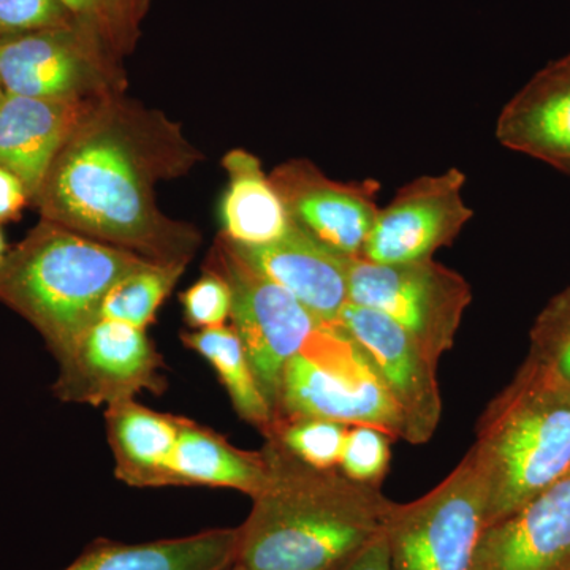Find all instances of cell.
<instances>
[{
	"label": "cell",
	"mask_w": 570,
	"mask_h": 570,
	"mask_svg": "<svg viewBox=\"0 0 570 570\" xmlns=\"http://www.w3.org/2000/svg\"><path fill=\"white\" fill-rule=\"evenodd\" d=\"M390 441L392 438L379 428H348L341 456V471L355 482L381 487L392 460Z\"/></svg>",
	"instance_id": "27"
},
{
	"label": "cell",
	"mask_w": 570,
	"mask_h": 570,
	"mask_svg": "<svg viewBox=\"0 0 570 570\" xmlns=\"http://www.w3.org/2000/svg\"><path fill=\"white\" fill-rule=\"evenodd\" d=\"M487 493V527L570 471V384L535 356L483 412L469 449Z\"/></svg>",
	"instance_id": "3"
},
{
	"label": "cell",
	"mask_w": 570,
	"mask_h": 570,
	"mask_svg": "<svg viewBox=\"0 0 570 570\" xmlns=\"http://www.w3.org/2000/svg\"><path fill=\"white\" fill-rule=\"evenodd\" d=\"M176 130L102 97L63 142L32 206L41 219L157 264H189L198 235L157 208L154 184L183 164Z\"/></svg>",
	"instance_id": "1"
},
{
	"label": "cell",
	"mask_w": 570,
	"mask_h": 570,
	"mask_svg": "<svg viewBox=\"0 0 570 570\" xmlns=\"http://www.w3.org/2000/svg\"><path fill=\"white\" fill-rule=\"evenodd\" d=\"M3 97H6V89H3L2 81H0V102H2Z\"/></svg>",
	"instance_id": "32"
},
{
	"label": "cell",
	"mask_w": 570,
	"mask_h": 570,
	"mask_svg": "<svg viewBox=\"0 0 570 570\" xmlns=\"http://www.w3.org/2000/svg\"><path fill=\"white\" fill-rule=\"evenodd\" d=\"M206 268L219 273L230 285L232 326L277 419L285 366L328 325L247 264L224 236L214 245Z\"/></svg>",
	"instance_id": "7"
},
{
	"label": "cell",
	"mask_w": 570,
	"mask_h": 570,
	"mask_svg": "<svg viewBox=\"0 0 570 570\" xmlns=\"http://www.w3.org/2000/svg\"><path fill=\"white\" fill-rule=\"evenodd\" d=\"M472 570H570V471L485 528Z\"/></svg>",
	"instance_id": "14"
},
{
	"label": "cell",
	"mask_w": 570,
	"mask_h": 570,
	"mask_svg": "<svg viewBox=\"0 0 570 570\" xmlns=\"http://www.w3.org/2000/svg\"><path fill=\"white\" fill-rule=\"evenodd\" d=\"M228 186L220 205L223 236L238 246H266L287 235L292 219L261 160L245 149L224 157Z\"/></svg>",
	"instance_id": "21"
},
{
	"label": "cell",
	"mask_w": 570,
	"mask_h": 570,
	"mask_svg": "<svg viewBox=\"0 0 570 570\" xmlns=\"http://www.w3.org/2000/svg\"><path fill=\"white\" fill-rule=\"evenodd\" d=\"M186 266L151 264L135 269L112 285L105 296L100 317L146 330L174 291Z\"/></svg>",
	"instance_id": "23"
},
{
	"label": "cell",
	"mask_w": 570,
	"mask_h": 570,
	"mask_svg": "<svg viewBox=\"0 0 570 570\" xmlns=\"http://www.w3.org/2000/svg\"><path fill=\"white\" fill-rule=\"evenodd\" d=\"M234 246L247 264L294 295L325 325L340 326L341 314L351 303V257L328 249L295 224L272 245Z\"/></svg>",
	"instance_id": "15"
},
{
	"label": "cell",
	"mask_w": 570,
	"mask_h": 570,
	"mask_svg": "<svg viewBox=\"0 0 570 570\" xmlns=\"http://www.w3.org/2000/svg\"><path fill=\"white\" fill-rule=\"evenodd\" d=\"M179 419L153 411L135 400L107 406L105 422L116 478L135 489L174 487L170 466Z\"/></svg>",
	"instance_id": "19"
},
{
	"label": "cell",
	"mask_w": 570,
	"mask_h": 570,
	"mask_svg": "<svg viewBox=\"0 0 570 570\" xmlns=\"http://www.w3.org/2000/svg\"><path fill=\"white\" fill-rule=\"evenodd\" d=\"M238 528L145 543L96 539L62 570H225L238 554Z\"/></svg>",
	"instance_id": "18"
},
{
	"label": "cell",
	"mask_w": 570,
	"mask_h": 570,
	"mask_svg": "<svg viewBox=\"0 0 570 570\" xmlns=\"http://www.w3.org/2000/svg\"><path fill=\"white\" fill-rule=\"evenodd\" d=\"M102 97L33 99L6 92L0 102V165L21 179L31 204L63 142Z\"/></svg>",
	"instance_id": "16"
},
{
	"label": "cell",
	"mask_w": 570,
	"mask_h": 570,
	"mask_svg": "<svg viewBox=\"0 0 570 570\" xmlns=\"http://www.w3.org/2000/svg\"><path fill=\"white\" fill-rule=\"evenodd\" d=\"M268 483L238 527L235 564L249 570H337L385 530L381 487L303 463L265 436Z\"/></svg>",
	"instance_id": "2"
},
{
	"label": "cell",
	"mask_w": 570,
	"mask_h": 570,
	"mask_svg": "<svg viewBox=\"0 0 570 570\" xmlns=\"http://www.w3.org/2000/svg\"><path fill=\"white\" fill-rule=\"evenodd\" d=\"M348 299L392 318L439 362L455 344L472 291L460 273L434 258L381 265L351 257Z\"/></svg>",
	"instance_id": "8"
},
{
	"label": "cell",
	"mask_w": 570,
	"mask_h": 570,
	"mask_svg": "<svg viewBox=\"0 0 570 570\" xmlns=\"http://www.w3.org/2000/svg\"><path fill=\"white\" fill-rule=\"evenodd\" d=\"M348 428L324 419H277L264 436L277 439L285 450L309 466L337 469Z\"/></svg>",
	"instance_id": "24"
},
{
	"label": "cell",
	"mask_w": 570,
	"mask_h": 570,
	"mask_svg": "<svg viewBox=\"0 0 570 570\" xmlns=\"http://www.w3.org/2000/svg\"><path fill=\"white\" fill-rule=\"evenodd\" d=\"M497 138L510 151L570 175V55L543 67L505 104Z\"/></svg>",
	"instance_id": "17"
},
{
	"label": "cell",
	"mask_w": 570,
	"mask_h": 570,
	"mask_svg": "<svg viewBox=\"0 0 570 570\" xmlns=\"http://www.w3.org/2000/svg\"><path fill=\"white\" fill-rule=\"evenodd\" d=\"M341 328L358 346L403 419V439L426 444L442 417L438 362L403 326L371 307L348 303Z\"/></svg>",
	"instance_id": "11"
},
{
	"label": "cell",
	"mask_w": 570,
	"mask_h": 570,
	"mask_svg": "<svg viewBox=\"0 0 570 570\" xmlns=\"http://www.w3.org/2000/svg\"><path fill=\"white\" fill-rule=\"evenodd\" d=\"M7 253H9V247H7L6 238H3L2 234V228H0V264H2Z\"/></svg>",
	"instance_id": "31"
},
{
	"label": "cell",
	"mask_w": 570,
	"mask_h": 570,
	"mask_svg": "<svg viewBox=\"0 0 570 570\" xmlns=\"http://www.w3.org/2000/svg\"><path fill=\"white\" fill-rule=\"evenodd\" d=\"M151 262L41 219L0 264V303L58 358L99 321L112 285Z\"/></svg>",
	"instance_id": "4"
},
{
	"label": "cell",
	"mask_w": 570,
	"mask_h": 570,
	"mask_svg": "<svg viewBox=\"0 0 570 570\" xmlns=\"http://www.w3.org/2000/svg\"><path fill=\"white\" fill-rule=\"evenodd\" d=\"M184 346L204 356L219 377L239 419L266 433L276 415L258 385L246 348L234 326L183 333Z\"/></svg>",
	"instance_id": "22"
},
{
	"label": "cell",
	"mask_w": 570,
	"mask_h": 570,
	"mask_svg": "<svg viewBox=\"0 0 570 570\" xmlns=\"http://www.w3.org/2000/svg\"><path fill=\"white\" fill-rule=\"evenodd\" d=\"M31 205V197L17 175L0 165V224L20 219L24 206Z\"/></svg>",
	"instance_id": "29"
},
{
	"label": "cell",
	"mask_w": 570,
	"mask_h": 570,
	"mask_svg": "<svg viewBox=\"0 0 570 570\" xmlns=\"http://www.w3.org/2000/svg\"><path fill=\"white\" fill-rule=\"evenodd\" d=\"M487 528V493L471 453L441 483L387 521L392 570H472Z\"/></svg>",
	"instance_id": "6"
},
{
	"label": "cell",
	"mask_w": 570,
	"mask_h": 570,
	"mask_svg": "<svg viewBox=\"0 0 570 570\" xmlns=\"http://www.w3.org/2000/svg\"><path fill=\"white\" fill-rule=\"evenodd\" d=\"M225 570H249V569L243 568V566L234 564V566H232V568H228Z\"/></svg>",
	"instance_id": "33"
},
{
	"label": "cell",
	"mask_w": 570,
	"mask_h": 570,
	"mask_svg": "<svg viewBox=\"0 0 570 570\" xmlns=\"http://www.w3.org/2000/svg\"><path fill=\"white\" fill-rule=\"evenodd\" d=\"M126 48L94 22L0 37L6 92L33 99H73L115 92L116 55Z\"/></svg>",
	"instance_id": "9"
},
{
	"label": "cell",
	"mask_w": 570,
	"mask_h": 570,
	"mask_svg": "<svg viewBox=\"0 0 570 570\" xmlns=\"http://www.w3.org/2000/svg\"><path fill=\"white\" fill-rule=\"evenodd\" d=\"M337 570H392L385 530Z\"/></svg>",
	"instance_id": "30"
},
{
	"label": "cell",
	"mask_w": 570,
	"mask_h": 570,
	"mask_svg": "<svg viewBox=\"0 0 570 570\" xmlns=\"http://www.w3.org/2000/svg\"><path fill=\"white\" fill-rule=\"evenodd\" d=\"M277 419L374 426L392 439H403V419L395 403L366 356L341 332L326 333L287 363Z\"/></svg>",
	"instance_id": "5"
},
{
	"label": "cell",
	"mask_w": 570,
	"mask_h": 570,
	"mask_svg": "<svg viewBox=\"0 0 570 570\" xmlns=\"http://www.w3.org/2000/svg\"><path fill=\"white\" fill-rule=\"evenodd\" d=\"M181 305L190 328L223 326L232 316L230 285L219 273L205 268V275L181 295Z\"/></svg>",
	"instance_id": "28"
},
{
	"label": "cell",
	"mask_w": 570,
	"mask_h": 570,
	"mask_svg": "<svg viewBox=\"0 0 570 570\" xmlns=\"http://www.w3.org/2000/svg\"><path fill=\"white\" fill-rule=\"evenodd\" d=\"M52 393L62 403L110 406L165 390L164 358L146 330L100 317L61 356Z\"/></svg>",
	"instance_id": "10"
},
{
	"label": "cell",
	"mask_w": 570,
	"mask_h": 570,
	"mask_svg": "<svg viewBox=\"0 0 570 570\" xmlns=\"http://www.w3.org/2000/svg\"><path fill=\"white\" fill-rule=\"evenodd\" d=\"M92 17V0H0V37L63 28Z\"/></svg>",
	"instance_id": "25"
},
{
	"label": "cell",
	"mask_w": 570,
	"mask_h": 570,
	"mask_svg": "<svg viewBox=\"0 0 570 570\" xmlns=\"http://www.w3.org/2000/svg\"><path fill=\"white\" fill-rule=\"evenodd\" d=\"M531 354L570 384V287L554 296L531 332Z\"/></svg>",
	"instance_id": "26"
},
{
	"label": "cell",
	"mask_w": 570,
	"mask_h": 570,
	"mask_svg": "<svg viewBox=\"0 0 570 570\" xmlns=\"http://www.w3.org/2000/svg\"><path fill=\"white\" fill-rule=\"evenodd\" d=\"M174 487H209L245 493L250 499L268 483L264 452L235 448L216 431L194 420L179 419L178 442L171 459Z\"/></svg>",
	"instance_id": "20"
},
{
	"label": "cell",
	"mask_w": 570,
	"mask_h": 570,
	"mask_svg": "<svg viewBox=\"0 0 570 570\" xmlns=\"http://www.w3.org/2000/svg\"><path fill=\"white\" fill-rule=\"evenodd\" d=\"M269 179L292 223L337 254L362 257L381 209V184L336 181L305 159L277 165Z\"/></svg>",
	"instance_id": "13"
},
{
	"label": "cell",
	"mask_w": 570,
	"mask_h": 570,
	"mask_svg": "<svg viewBox=\"0 0 570 570\" xmlns=\"http://www.w3.org/2000/svg\"><path fill=\"white\" fill-rule=\"evenodd\" d=\"M466 175L460 168L419 176L397 190L367 236L362 258L373 264L396 265L433 258L452 245L474 212L466 205Z\"/></svg>",
	"instance_id": "12"
}]
</instances>
